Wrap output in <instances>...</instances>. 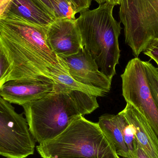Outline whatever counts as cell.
<instances>
[{
	"mask_svg": "<svg viewBox=\"0 0 158 158\" xmlns=\"http://www.w3.org/2000/svg\"><path fill=\"white\" fill-rule=\"evenodd\" d=\"M0 41L13 64L9 80H52L56 83L60 75L69 74L64 62L49 46L45 28L17 18H3Z\"/></svg>",
	"mask_w": 158,
	"mask_h": 158,
	"instance_id": "6da1fadb",
	"label": "cell"
},
{
	"mask_svg": "<svg viewBox=\"0 0 158 158\" xmlns=\"http://www.w3.org/2000/svg\"><path fill=\"white\" fill-rule=\"evenodd\" d=\"M97 97L80 90L60 88L23 105L30 131L39 144L54 139L81 116L98 108Z\"/></svg>",
	"mask_w": 158,
	"mask_h": 158,
	"instance_id": "7a4b0ae2",
	"label": "cell"
},
{
	"mask_svg": "<svg viewBox=\"0 0 158 158\" xmlns=\"http://www.w3.org/2000/svg\"><path fill=\"white\" fill-rule=\"evenodd\" d=\"M115 6L108 3L80 13L76 19L82 44L100 72L111 80L116 74L120 50L118 39L122 28L113 16Z\"/></svg>",
	"mask_w": 158,
	"mask_h": 158,
	"instance_id": "3957f363",
	"label": "cell"
},
{
	"mask_svg": "<svg viewBox=\"0 0 158 158\" xmlns=\"http://www.w3.org/2000/svg\"><path fill=\"white\" fill-rule=\"evenodd\" d=\"M43 158H120L98 123L76 119L54 139L37 146Z\"/></svg>",
	"mask_w": 158,
	"mask_h": 158,
	"instance_id": "277c9868",
	"label": "cell"
},
{
	"mask_svg": "<svg viewBox=\"0 0 158 158\" xmlns=\"http://www.w3.org/2000/svg\"><path fill=\"white\" fill-rule=\"evenodd\" d=\"M120 22L135 57L158 37V0H120Z\"/></svg>",
	"mask_w": 158,
	"mask_h": 158,
	"instance_id": "5b68a950",
	"label": "cell"
},
{
	"mask_svg": "<svg viewBox=\"0 0 158 158\" xmlns=\"http://www.w3.org/2000/svg\"><path fill=\"white\" fill-rule=\"evenodd\" d=\"M35 143L23 114L0 95V156L27 158L34 154Z\"/></svg>",
	"mask_w": 158,
	"mask_h": 158,
	"instance_id": "8992f818",
	"label": "cell"
},
{
	"mask_svg": "<svg viewBox=\"0 0 158 158\" xmlns=\"http://www.w3.org/2000/svg\"><path fill=\"white\" fill-rule=\"evenodd\" d=\"M121 77L122 94L146 118L158 138V109L147 78L143 62L138 57L130 60Z\"/></svg>",
	"mask_w": 158,
	"mask_h": 158,
	"instance_id": "52a82bcc",
	"label": "cell"
},
{
	"mask_svg": "<svg viewBox=\"0 0 158 158\" xmlns=\"http://www.w3.org/2000/svg\"><path fill=\"white\" fill-rule=\"evenodd\" d=\"M69 74L78 82L101 90L105 93L110 90L112 80L100 72L89 52L82 48L78 52L62 58Z\"/></svg>",
	"mask_w": 158,
	"mask_h": 158,
	"instance_id": "ba28073f",
	"label": "cell"
},
{
	"mask_svg": "<svg viewBox=\"0 0 158 158\" xmlns=\"http://www.w3.org/2000/svg\"><path fill=\"white\" fill-rule=\"evenodd\" d=\"M51 80H10L0 89L1 96L11 104L23 105L40 99L60 88Z\"/></svg>",
	"mask_w": 158,
	"mask_h": 158,
	"instance_id": "9c48e42d",
	"label": "cell"
},
{
	"mask_svg": "<svg viewBox=\"0 0 158 158\" xmlns=\"http://www.w3.org/2000/svg\"><path fill=\"white\" fill-rule=\"evenodd\" d=\"M46 37L51 50L61 59L84 47L76 19H56L46 28Z\"/></svg>",
	"mask_w": 158,
	"mask_h": 158,
	"instance_id": "30bf717a",
	"label": "cell"
},
{
	"mask_svg": "<svg viewBox=\"0 0 158 158\" xmlns=\"http://www.w3.org/2000/svg\"><path fill=\"white\" fill-rule=\"evenodd\" d=\"M123 115L135 131L139 145L151 158H158V138L144 116L130 103H127Z\"/></svg>",
	"mask_w": 158,
	"mask_h": 158,
	"instance_id": "8fae6325",
	"label": "cell"
},
{
	"mask_svg": "<svg viewBox=\"0 0 158 158\" xmlns=\"http://www.w3.org/2000/svg\"><path fill=\"white\" fill-rule=\"evenodd\" d=\"M17 18L47 28L56 19L40 0H12L3 17Z\"/></svg>",
	"mask_w": 158,
	"mask_h": 158,
	"instance_id": "7c38bea8",
	"label": "cell"
},
{
	"mask_svg": "<svg viewBox=\"0 0 158 158\" xmlns=\"http://www.w3.org/2000/svg\"><path fill=\"white\" fill-rule=\"evenodd\" d=\"M98 123L111 143L117 155L123 158H131L116 115L106 114L102 115L99 117Z\"/></svg>",
	"mask_w": 158,
	"mask_h": 158,
	"instance_id": "4fadbf2b",
	"label": "cell"
},
{
	"mask_svg": "<svg viewBox=\"0 0 158 158\" xmlns=\"http://www.w3.org/2000/svg\"><path fill=\"white\" fill-rule=\"evenodd\" d=\"M117 121L122 131L124 142L128 148L131 158H136L137 141L134 129L127 121L123 115H116Z\"/></svg>",
	"mask_w": 158,
	"mask_h": 158,
	"instance_id": "5bb4252c",
	"label": "cell"
},
{
	"mask_svg": "<svg viewBox=\"0 0 158 158\" xmlns=\"http://www.w3.org/2000/svg\"><path fill=\"white\" fill-rule=\"evenodd\" d=\"M56 19H76L77 15L70 0H50Z\"/></svg>",
	"mask_w": 158,
	"mask_h": 158,
	"instance_id": "9a60e30c",
	"label": "cell"
},
{
	"mask_svg": "<svg viewBox=\"0 0 158 158\" xmlns=\"http://www.w3.org/2000/svg\"><path fill=\"white\" fill-rule=\"evenodd\" d=\"M13 69L12 62L0 41V89L10 79Z\"/></svg>",
	"mask_w": 158,
	"mask_h": 158,
	"instance_id": "2e32d148",
	"label": "cell"
},
{
	"mask_svg": "<svg viewBox=\"0 0 158 158\" xmlns=\"http://www.w3.org/2000/svg\"><path fill=\"white\" fill-rule=\"evenodd\" d=\"M147 78L153 98L158 109V69L151 63L143 61Z\"/></svg>",
	"mask_w": 158,
	"mask_h": 158,
	"instance_id": "e0dca14e",
	"label": "cell"
},
{
	"mask_svg": "<svg viewBox=\"0 0 158 158\" xmlns=\"http://www.w3.org/2000/svg\"><path fill=\"white\" fill-rule=\"evenodd\" d=\"M143 53L156 63H158V37L151 42Z\"/></svg>",
	"mask_w": 158,
	"mask_h": 158,
	"instance_id": "ac0fdd59",
	"label": "cell"
},
{
	"mask_svg": "<svg viewBox=\"0 0 158 158\" xmlns=\"http://www.w3.org/2000/svg\"><path fill=\"white\" fill-rule=\"evenodd\" d=\"M93 0H70L77 14L89 9Z\"/></svg>",
	"mask_w": 158,
	"mask_h": 158,
	"instance_id": "d6986e66",
	"label": "cell"
},
{
	"mask_svg": "<svg viewBox=\"0 0 158 158\" xmlns=\"http://www.w3.org/2000/svg\"><path fill=\"white\" fill-rule=\"evenodd\" d=\"M12 0H0V19L5 15Z\"/></svg>",
	"mask_w": 158,
	"mask_h": 158,
	"instance_id": "ffe728a7",
	"label": "cell"
},
{
	"mask_svg": "<svg viewBox=\"0 0 158 158\" xmlns=\"http://www.w3.org/2000/svg\"><path fill=\"white\" fill-rule=\"evenodd\" d=\"M136 158H151L142 149L137 142V149H136Z\"/></svg>",
	"mask_w": 158,
	"mask_h": 158,
	"instance_id": "44dd1931",
	"label": "cell"
},
{
	"mask_svg": "<svg viewBox=\"0 0 158 158\" xmlns=\"http://www.w3.org/2000/svg\"><path fill=\"white\" fill-rule=\"evenodd\" d=\"M40 1L45 6V7L49 10V11H50L51 14H52L56 19L55 14L53 8L52 6V4H51L50 0H40Z\"/></svg>",
	"mask_w": 158,
	"mask_h": 158,
	"instance_id": "7402d4cb",
	"label": "cell"
},
{
	"mask_svg": "<svg viewBox=\"0 0 158 158\" xmlns=\"http://www.w3.org/2000/svg\"><path fill=\"white\" fill-rule=\"evenodd\" d=\"M95 2L100 5L105 3H108L113 5L116 6L120 5V0H94Z\"/></svg>",
	"mask_w": 158,
	"mask_h": 158,
	"instance_id": "603a6c76",
	"label": "cell"
},
{
	"mask_svg": "<svg viewBox=\"0 0 158 158\" xmlns=\"http://www.w3.org/2000/svg\"><path fill=\"white\" fill-rule=\"evenodd\" d=\"M156 63L157 64L158 67V63Z\"/></svg>",
	"mask_w": 158,
	"mask_h": 158,
	"instance_id": "cb8c5ba5",
	"label": "cell"
}]
</instances>
